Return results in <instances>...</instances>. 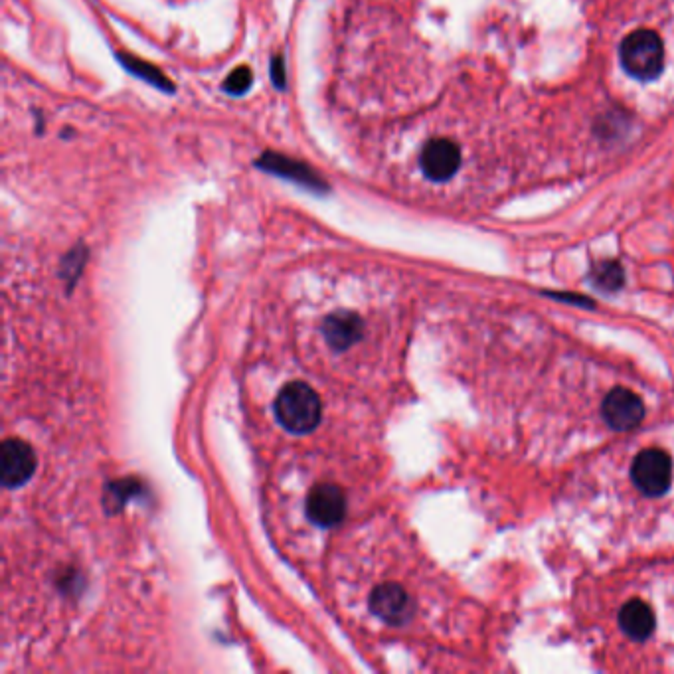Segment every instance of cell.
<instances>
[{
	"label": "cell",
	"mask_w": 674,
	"mask_h": 674,
	"mask_svg": "<svg viewBox=\"0 0 674 674\" xmlns=\"http://www.w3.org/2000/svg\"><path fill=\"white\" fill-rule=\"evenodd\" d=\"M255 165L265 172H271V174H277L281 178L293 180V182H297L305 188H311V190H317V192L327 190V182L309 165H305L303 161H297V159H291V157H285V155H279V153H263L257 159Z\"/></svg>",
	"instance_id": "9"
},
{
	"label": "cell",
	"mask_w": 674,
	"mask_h": 674,
	"mask_svg": "<svg viewBox=\"0 0 674 674\" xmlns=\"http://www.w3.org/2000/svg\"><path fill=\"white\" fill-rule=\"evenodd\" d=\"M591 281L601 291H619L625 283L623 267L617 261H599L591 267Z\"/></svg>",
	"instance_id": "13"
},
{
	"label": "cell",
	"mask_w": 674,
	"mask_h": 674,
	"mask_svg": "<svg viewBox=\"0 0 674 674\" xmlns=\"http://www.w3.org/2000/svg\"><path fill=\"white\" fill-rule=\"evenodd\" d=\"M38 459L34 449L18 437H8L2 443L0 451V481L6 489H16L26 485L34 471Z\"/></svg>",
	"instance_id": "4"
},
{
	"label": "cell",
	"mask_w": 674,
	"mask_h": 674,
	"mask_svg": "<svg viewBox=\"0 0 674 674\" xmlns=\"http://www.w3.org/2000/svg\"><path fill=\"white\" fill-rule=\"evenodd\" d=\"M619 58L631 78L651 82L661 76L665 66L663 38L655 30H635L621 42Z\"/></svg>",
	"instance_id": "2"
},
{
	"label": "cell",
	"mask_w": 674,
	"mask_h": 674,
	"mask_svg": "<svg viewBox=\"0 0 674 674\" xmlns=\"http://www.w3.org/2000/svg\"><path fill=\"white\" fill-rule=\"evenodd\" d=\"M372 613L390 625H404L414 615L410 593L398 584H384L372 591L368 601Z\"/></svg>",
	"instance_id": "7"
},
{
	"label": "cell",
	"mask_w": 674,
	"mask_h": 674,
	"mask_svg": "<svg viewBox=\"0 0 674 674\" xmlns=\"http://www.w3.org/2000/svg\"><path fill=\"white\" fill-rule=\"evenodd\" d=\"M423 174L433 182L449 180L461 167V151L449 139H431L420 157Z\"/></svg>",
	"instance_id": "8"
},
{
	"label": "cell",
	"mask_w": 674,
	"mask_h": 674,
	"mask_svg": "<svg viewBox=\"0 0 674 674\" xmlns=\"http://www.w3.org/2000/svg\"><path fill=\"white\" fill-rule=\"evenodd\" d=\"M271 80L277 89H283L287 85V72H285V62L281 56H273L271 60Z\"/></svg>",
	"instance_id": "15"
},
{
	"label": "cell",
	"mask_w": 674,
	"mask_h": 674,
	"mask_svg": "<svg viewBox=\"0 0 674 674\" xmlns=\"http://www.w3.org/2000/svg\"><path fill=\"white\" fill-rule=\"evenodd\" d=\"M619 627L629 639L645 641L655 631V613L645 601L631 599L619 611Z\"/></svg>",
	"instance_id": "11"
},
{
	"label": "cell",
	"mask_w": 674,
	"mask_h": 674,
	"mask_svg": "<svg viewBox=\"0 0 674 674\" xmlns=\"http://www.w3.org/2000/svg\"><path fill=\"white\" fill-rule=\"evenodd\" d=\"M305 512L313 524L323 526V528H333L344 520L346 497L337 485L321 483L311 489L305 501Z\"/></svg>",
	"instance_id": "6"
},
{
	"label": "cell",
	"mask_w": 674,
	"mask_h": 674,
	"mask_svg": "<svg viewBox=\"0 0 674 674\" xmlns=\"http://www.w3.org/2000/svg\"><path fill=\"white\" fill-rule=\"evenodd\" d=\"M253 74L248 66L236 68L224 82V91L230 95H244L252 87Z\"/></svg>",
	"instance_id": "14"
},
{
	"label": "cell",
	"mask_w": 674,
	"mask_h": 674,
	"mask_svg": "<svg viewBox=\"0 0 674 674\" xmlns=\"http://www.w3.org/2000/svg\"><path fill=\"white\" fill-rule=\"evenodd\" d=\"M601 416L611 429L631 431L645 420V406L635 392L627 388H613L601 404Z\"/></svg>",
	"instance_id": "5"
},
{
	"label": "cell",
	"mask_w": 674,
	"mask_h": 674,
	"mask_svg": "<svg viewBox=\"0 0 674 674\" xmlns=\"http://www.w3.org/2000/svg\"><path fill=\"white\" fill-rule=\"evenodd\" d=\"M362 321L358 315L348 313V311H340L335 315H329L323 323V335L327 344L337 350V352H344L348 350L354 342H358L362 337Z\"/></svg>",
	"instance_id": "10"
},
{
	"label": "cell",
	"mask_w": 674,
	"mask_h": 674,
	"mask_svg": "<svg viewBox=\"0 0 674 674\" xmlns=\"http://www.w3.org/2000/svg\"><path fill=\"white\" fill-rule=\"evenodd\" d=\"M273 412L277 422L287 431L303 435L311 433L323 414L319 394L305 382H289L275 398Z\"/></svg>",
	"instance_id": "1"
},
{
	"label": "cell",
	"mask_w": 674,
	"mask_h": 674,
	"mask_svg": "<svg viewBox=\"0 0 674 674\" xmlns=\"http://www.w3.org/2000/svg\"><path fill=\"white\" fill-rule=\"evenodd\" d=\"M631 479L645 497H663L673 483L671 455L657 447L643 449L631 465Z\"/></svg>",
	"instance_id": "3"
},
{
	"label": "cell",
	"mask_w": 674,
	"mask_h": 674,
	"mask_svg": "<svg viewBox=\"0 0 674 674\" xmlns=\"http://www.w3.org/2000/svg\"><path fill=\"white\" fill-rule=\"evenodd\" d=\"M119 60H121V64H123L133 76L141 78L143 82L155 85V87H159V89H163V91H167V93H172V91H174L172 82H170L169 78H167L157 66L149 64V62H143V60H139V58H135V56H129V54H119Z\"/></svg>",
	"instance_id": "12"
},
{
	"label": "cell",
	"mask_w": 674,
	"mask_h": 674,
	"mask_svg": "<svg viewBox=\"0 0 674 674\" xmlns=\"http://www.w3.org/2000/svg\"><path fill=\"white\" fill-rule=\"evenodd\" d=\"M550 297L558 299V301H570L574 305H584V307H590L593 309L595 307V301H591L588 297H580V295H574V293H548Z\"/></svg>",
	"instance_id": "16"
}]
</instances>
